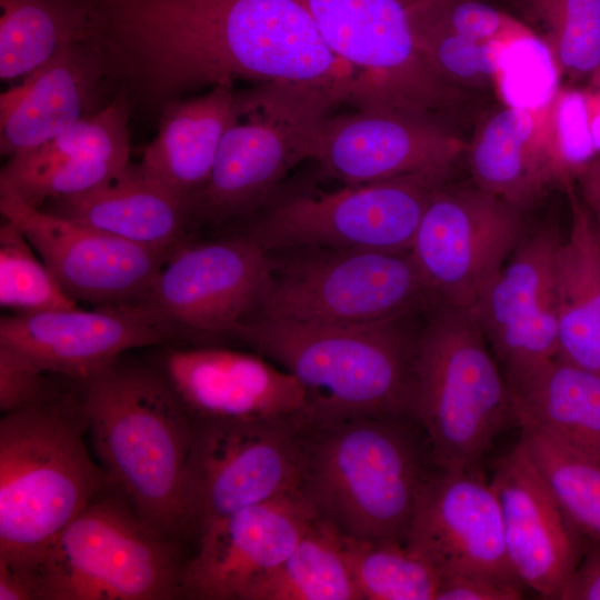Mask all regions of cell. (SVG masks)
<instances>
[{
    "instance_id": "cell-24",
    "label": "cell",
    "mask_w": 600,
    "mask_h": 600,
    "mask_svg": "<svg viewBox=\"0 0 600 600\" xmlns=\"http://www.w3.org/2000/svg\"><path fill=\"white\" fill-rule=\"evenodd\" d=\"M39 209L169 254L191 237L184 199L139 163H129L96 188Z\"/></svg>"
},
{
    "instance_id": "cell-41",
    "label": "cell",
    "mask_w": 600,
    "mask_h": 600,
    "mask_svg": "<svg viewBox=\"0 0 600 600\" xmlns=\"http://www.w3.org/2000/svg\"><path fill=\"white\" fill-rule=\"evenodd\" d=\"M560 600H600V541L586 536L581 556L564 582Z\"/></svg>"
},
{
    "instance_id": "cell-21",
    "label": "cell",
    "mask_w": 600,
    "mask_h": 600,
    "mask_svg": "<svg viewBox=\"0 0 600 600\" xmlns=\"http://www.w3.org/2000/svg\"><path fill=\"white\" fill-rule=\"evenodd\" d=\"M499 500L506 552L517 579L543 599H559L586 536L571 521L519 440L490 480Z\"/></svg>"
},
{
    "instance_id": "cell-32",
    "label": "cell",
    "mask_w": 600,
    "mask_h": 600,
    "mask_svg": "<svg viewBox=\"0 0 600 600\" xmlns=\"http://www.w3.org/2000/svg\"><path fill=\"white\" fill-rule=\"evenodd\" d=\"M343 550L362 600H436L438 572L406 544L343 536Z\"/></svg>"
},
{
    "instance_id": "cell-15",
    "label": "cell",
    "mask_w": 600,
    "mask_h": 600,
    "mask_svg": "<svg viewBox=\"0 0 600 600\" xmlns=\"http://www.w3.org/2000/svg\"><path fill=\"white\" fill-rule=\"evenodd\" d=\"M0 211L77 302L138 304L170 256L29 206L4 183Z\"/></svg>"
},
{
    "instance_id": "cell-27",
    "label": "cell",
    "mask_w": 600,
    "mask_h": 600,
    "mask_svg": "<svg viewBox=\"0 0 600 600\" xmlns=\"http://www.w3.org/2000/svg\"><path fill=\"white\" fill-rule=\"evenodd\" d=\"M571 227L554 259L557 357L600 374V234L572 186Z\"/></svg>"
},
{
    "instance_id": "cell-5",
    "label": "cell",
    "mask_w": 600,
    "mask_h": 600,
    "mask_svg": "<svg viewBox=\"0 0 600 600\" xmlns=\"http://www.w3.org/2000/svg\"><path fill=\"white\" fill-rule=\"evenodd\" d=\"M80 383L0 419V561L34 572L60 531L112 484L84 442Z\"/></svg>"
},
{
    "instance_id": "cell-13",
    "label": "cell",
    "mask_w": 600,
    "mask_h": 600,
    "mask_svg": "<svg viewBox=\"0 0 600 600\" xmlns=\"http://www.w3.org/2000/svg\"><path fill=\"white\" fill-rule=\"evenodd\" d=\"M269 268V253L240 230L210 240L190 237L169 256L138 306L169 342L234 340L254 313Z\"/></svg>"
},
{
    "instance_id": "cell-31",
    "label": "cell",
    "mask_w": 600,
    "mask_h": 600,
    "mask_svg": "<svg viewBox=\"0 0 600 600\" xmlns=\"http://www.w3.org/2000/svg\"><path fill=\"white\" fill-rule=\"evenodd\" d=\"M520 441L574 526L600 541V458L533 428Z\"/></svg>"
},
{
    "instance_id": "cell-3",
    "label": "cell",
    "mask_w": 600,
    "mask_h": 600,
    "mask_svg": "<svg viewBox=\"0 0 600 600\" xmlns=\"http://www.w3.org/2000/svg\"><path fill=\"white\" fill-rule=\"evenodd\" d=\"M433 468L417 421L358 416L303 423L299 490L342 536L406 544Z\"/></svg>"
},
{
    "instance_id": "cell-40",
    "label": "cell",
    "mask_w": 600,
    "mask_h": 600,
    "mask_svg": "<svg viewBox=\"0 0 600 600\" xmlns=\"http://www.w3.org/2000/svg\"><path fill=\"white\" fill-rule=\"evenodd\" d=\"M522 587L516 579L491 573L454 572L440 576L436 600H518Z\"/></svg>"
},
{
    "instance_id": "cell-34",
    "label": "cell",
    "mask_w": 600,
    "mask_h": 600,
    "mask_svg": "<svg viewBox=\"0 0 600 600\" xmlns=\"http://www.w3.org/2000/svg\"><path fill=\"white\" fill-rule=\"evenodd\" d=\"M129 163L130 153L88 151L32 169H1L0 183L10 187L27 204L41 208L48 201L107 182Z\"/></svg>"
},
{
    "instance_id": "cell-2",
    "label": "cell",
    "mask_w": 600,
    "mask_h": 600,
    "mask_svg": "<svg viewBox=\"0 0 600 600\" xmlns=\"http://www.w3.org/2000/svg\"><path fill=\"white\" fill-rule=\"evenodd\" d=\"M407 314L372 323L251 318L234 340L292 373L307 420L369 416L417 421L416 360L421 328Z\"/></svg>"
},
{
    "instance_id": "cell-1",
    "label": "cell",
    "mask_w": 600,
    "mask_h": 600,
    "mask_svg": "<svg viewBox=\"0 0 600 600\" xmlns=\"http://www.w3.org/2000/svg\"><path fill=\"white\" fill-rule=\"evenodd\" d=\"M88 42L132 102L160 111L237 81L312 87L362 103L352 68L323 41L306 0H86Z\"/></svg>"
},
{
    "instance_id": "cell-10",
    "label": "cell",
    "mask_w": 600,
    "mask_h": 600,
    "mask_svg": "<svg viewBox=\"0 0 600 600\" xmlns=\"http://www.w3.org/2000/svg\"><path fill=\"white\" fill-rule=\"evenodd\" d=\"M274 252L283 257L268 252V279L251 318L372 323L427 311L434 303L410 251Z\"/></svg>"
},
{
    "instance_id": "cell-25",
    "label": "cell",
    "mask_w": 600,
    "mask_h": 600,
    "mask_svg": "<svg viewBox=\"0 0 600 600\" xmlns=\"http://www.w3.org/2000/svg\"><path fill=\"white\" fill-rule=\"evenodd\" d=\"M543 110L504 106L482 122L467 150L473 183L523 212L560 184L546 146Z\"/></svg>"
},
{
    "instance_id": "cell-14",
    "label": "cell",
    "mask_w": 600,
    "mask_h": 600,
    "mask_svg": "<svg viewBox=\"0 0 600 600\" xmlns=\"http://www.w3.org/2000/svg\"><path fill=\"white\" fill-rule=\"evenodd\" d=\"M523 214L476 184L442 183L410 249L433 301L474 314L527 233Z\"/></svg>"
},
{
    "instance_id": "cell-16",
    "label": "cell",
    "mask_w": 600,
    "mask_h": 600,
    "mask_svg": "<svg viewBox=\"0 0 600 600\" xmlns=\"http://www.w3.org/2000/svg\"><path fill=\"white\" fill-rule=\"evenodd\" d=\"M468 144L434 122L356 108L327 118L309 160L324 177L356 186L418 172L451 174Z\"/></svg>"
},
{
    "instance_id": "cell-26",
    "label": "cell",
    "mask_w": 600,
    "mask_h": 600,
    "mask_svg": "<svg viewBox=\"0 0 600 600\" xmlns=\"http://www.w3.org/2000/svg\"><path fill=\"white\" fill-rule=\"evenodd\" d=\"M236 94L234 86L219 84L160 110L158 132L139 164L187 204L210 178L233 116Z\"/></svg>"
},
{
    "instance_id": "cell-29",
    "label": "cell",
    "mask_w": 600,
    "mask_h": 600,
    "mask_svg": "<svg viewBox=\"0 0 600 600\" xmlns=\"http://www.w3.org/2000/svg\"><path fill=\"white\" fill-rule=\"evenodd\" d=\"M88 31L86 0H0L1 80L28 76Z\"/></svg>"
},
{
    "instance_id": "cell-44",
    "label": "cell",
    "mask_w": 600,
    "mask_h": 600,
    "mask_svg": "<svg viewBox=\"0 0 600 600\" xmlns=\"http://www.w3.org/2000/svg\"><path fill=\"white\" fill-rule=\"evenodd\" d=\"M590 129L597 152H600V110L590 114Z\"/></svg>"
},
{
    "instance_id": "cell-19",
    "label": "cell",
    "mask_w": 600,
    "mask_h": 600,
    "mask_svg": "<svg viewBox=\"0 0 600 600\" xmlns=\"http://www.w3.org/2000/svg\"><path fill=\"white\" fill-rule=\"evenodd\" d=\"M560 240L551 227L527 232L473 314L508 384L557 357L554 259Z\"/></svg>"
},
{
    "instance_id": "cell-4",
    "label": "cell",
    "mask_w": 600,
    "mask_h": 600,
    "mask_svg": "<svg viewBox=\"0 0 600 600\" xmlns=\"http://www.w3.org/2000/svg\"><path fill=\"white\" fill-rule=\"evenodd\" d=\"M87 433L112 483L157 534L181 540L192 421L152 364L120 357L80 382Z\"/></svg>"
},
{
    "instance_id": "cell-42",
    "label": "cell",
    "mask_w": 600,
    "mask_h": 600,
    "mask_svg": "<svg viewBox=\"0 0 600 600\" xmlns=\"http://www.w3.org/2000/svg\"><path fill=\"white\" fill-rule=\"evenodd\" d=\"M34 572L0 561V600H36Z\"/></svg>"
},
{
    "instance_id": "cell-12",
    "label": "cell",
    "mask_w": 600,
    "mask_h": 600,
    "mask_svg": "<svg viewBox=\"0 0 600 600\" xmlns=\"http://www.w3.org/2000/svg\"><path fill=\"white\" fill-rule=\"evenodd\" d=\"M306 416L253 421H192L181 493L182 538L248 507L299 490Z\"/></svg>"
},
{
    "instance_id": "cell-20",
    "label": "cell",
    "mask_w": 600,
    "mask_h": 600,
    "mask_svg": "<svg viewBox=\"0 0 600 600\" xmlns=\"http://www.w3.org/2000/svg\"><path fill=\"white\" fill-rule=\"evenodd\" d=\"M406 547L439 578L486 572L518 580L506 552L499 500L482 470L433 466L418 493Z\"/></svg>"
},
{
    "instance_id": "cell-35",
    "label": "cell",
    "mask_w": 600,
    "mask_h": 600,
    "mask_svg": "<svg viewBox=\"0 0 600 600\" xmlns=\"http://www.w3.org/2000/svg\"><path fill=\"white\" fill-rule=\"evenodd\" d=\"M421 2L416 14L417 40L434 71L467 96L474 89L496 87L502 52L516 38L480 42L436 28L421 18Z\"/></svg>"
},
{
    "instance_id": "cell-37",
    "label": "cell",
    "mask_w": 600,
    "mask_h": 600,
    "mask_svg": "<svg viewBox=\"0 0 600 600\" xmlns=\"http://www.w3.org/2000/svg\"><path fill=\"white\" fill-rule=\"evenodd\" d=\"M543 128L547 150L559 182L568 189L597 153L587 94L579 90L559 89L544 107Z\"/></svg>"
},
{
    "instance_id": "cell-38",
    "label": "cell",
    "mask_w": 600,
    "mask_h": 600,
    "mask_svg": "<svg viewBox=\"0 0 600 600\" xmlns=\"http://www.w3.org/2000/svg\"><path fill=\"white\" fill-rule=\"evenodd\" d=\"M63 378L47 372L12 351L0 347V411L2 414L51 402L69 392Z\"/></svg>"
},
{
    "instance_id": "cell-28",
    "label": "cell",
    "mask_w": 600,
    "mask_h": 600,
    "mask_svg": "<svg viewBox=\"0 0 600 600\" xmlns=\"http://www.w3.org/2000/svg\"><path fill=\"white\" fill-rule=\"evenodd\" d=\"M513 419L600 458V374L554 357L508 384Z\"/></svg>"
},
{
    "instance_id": "cell-33",
    "label": "cell",
    "mask_w": 600,
    "mask_h": 600,
    "mask_svg": "<svg viewBox=\"0 0 600 600\" xmlns=\"http://www.w3.org/2000/svg\"><path fill=\"white\" fill-rule=\"evenodd\" d=\"M22 230L4 219L0 227V304L16 313L77 309Z\"/></svg>"
},
{
    "instance_id": "cell-36",
    "label": "cell",
    "mask_w": 600,
    "mask_h": 600,
    "mask_svg": "<svg viewBox=\"0 0 600 600\" xmlns=\"http://www.w3.org/2000/svg\"><path fill=\"white\" fill-rule=\"evenodd\" d=\"M559 73L551 48L531 31L511 40L504 48L496 88L504 106L541 109L560 89Z\"/></svg>"
},
{
    "instance_id": "cell-22",
    "label": "cell",
    "mask_w": 600,
    "mask_h": 600,
    "mask_svg": "<svg viewBox=\"0 0 600 600\" xmlns=\"http://www.w3.org/2000/svg\"><path fill=\"white\" fill-rule=\"evenodd\" d=\"M168 342L138 304L13 313L0 319V347L76 382L88 380L132 349Z\"/></svg>"
},
{
    "instance_id": "cell-9",
    "label": "cell",
    "mask_w": 600,
    "mask_h": 600,
    "mask_svg": "<svg viewBox=\"0 0 600 600\" xmlns=\"http://www.w3.org/2000/svg\"><path fill=\"white\" fill-rule=\"evenodd\" d=\"M329 49L356 73L363 109L454 130L469 96L431 67L416 33L421 0H306Z\"/></svg>"
},
{
    "instance_id": "cell-8",
    "label": "cell",
    "mask_w": 600,
    "mask_h": 600,
    "mask_svg": "<svg viewBox=\"0 0 600 600\" xmlns=\"http://www.w3.org/2000/svg\"><path fill=\"white\" fill-rule=\"evenodd\" d=\"M188 557L139 518L113 483L54 538L36 576V600L182 599Z\"/></svg>"
},
{
    "instance_id": "cell-18",
    "label": "cell",
    "mask_w": 600,
    "mask_h": 600,
    "mask_svg": "<svg viewBox=\"0 0 600 600\" xmlns=\"http://www.w3.org/2000/svg\"><path fill=\"white\" fill-rule=\"evenodd\" d=\"M153 364L191 420L307 417V396L299 380L257 352L218 344L169 347Z\"/></svg>"
},
{
    "instance_id": "cell-6",
    "label": "cell",
    "mask_w": 600,
    "mask_h": 600,
    "mask_svg": "<svg viewBox=\"0 0 600 600\" xmlns=\"http://www.w3.org/2000/svg\"><path fill=\"white\" fill-rule=\"evenodd\" d=\"M337 107L309 86L271 81L237 91L232 119L206 186L187 204L190 231L240 227L278 192L287 173L309 160Z\"/></svg>"
},
{
    "instance_id": "cell-30",
    "label": "cell",
    "mask_w": 600,
    "mask_h": 600,
    "mask_svg": "<svg viewBox=\"0 0 600 600\" xmlns=\"http://www.w3.org/2000/svg\"><path fill=\"white\" fill-rule=\"evenodd\" d=\"M246 600H362L346 559L343 536L317 516L291 553Z\"/></svg>"
},
{
    "instance_id": "cell-11",
    "label": "cell",
    "mask_w": 600,
    "mask_h": 600,
    "mask_svg": "<svg viewBox=\"0 0 600 600\" xmlns=\"http://www.w3.org/2000/svg\"><path fill=\"white\" fill-rule=\"evenodd\" d=\"M450 174L418 172L272 199L240 231L267 252L297 248L410 251L423 212Z\"/></svg>"
},
{
    "instance_id": "cell-7",
    "label": "cell",
    "mask_w": 600,
    "mask_h": 600,
    "mask_svg": "<svg viewBox=\"0 0 600 600\" xmlns=\"http://www.w3.org/2000/svg\"><path fill=\"white\" fill-rule=\"evenodd\" d=\"M468 311L433 303L420 329L417 419L433 466L482 470L498 434L513 419L503 372Z\"/></svg>"
},
{
    "instance_id": "cell-17",
    "label": "cell",
    "mask_w": 600,
    "mask_h": 600,
    "mask_svg": "<svg viewBox=\"0 0 600 600\" xmlns=\"http://www.w3.org/2000/svg\"><path fill=\"white\" fill-rule=\"evenodd\" d=\"M317 514L300 490L243 510L207 529L182 571L188 600H246L294 549Z\"/></svg>"
},
{
    "instance_id": "cell-23",
    "label": "cell",
    "mask_w": 600,
    "mask_h": 600,
    "mask_svg": "<svg viewBox=\"0 0 600 600\" xmlns=\"http://www.w3.org/2000/svg\"><path fill=\"white\" fill-rule=\"evenodd\" d=\"M108 79L104 59L88 41L60 48L0 97V152H29L94 113Z\"/></svg>"
},
{
    "instance_id": "cell-39",
    "label": "cell",
    "mask_w": 600,
    "mask_h": 600,
    "mask_svg": "<svg viewBox=\"0 0 600 600\" xmlns=\"http://www.w3.org/2000/svg\"><path fill=\"white\" fill-rule=\"evenodd\" d=\"M543 39L551 48L560 70L596 73L600 70V14L578 13L561 18L544 28Z\"/></svg>"
},
{
    "instance_id": "cell-43",
    "label": "cell",
    "mask_w": 600,
    "mask_h": 600,
    "mask_svg": "<svg viewBox=\"0 0 600 600\" xmlns=\"http://www.w3.org/2000/svg\"><path fill=\"white\" fill-rule=\"evenodd\" d=\"M580 201L593 221H600V152L583 167L576 179Z\"/></svg>"
}]
</instances>
